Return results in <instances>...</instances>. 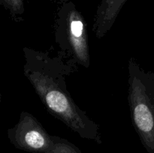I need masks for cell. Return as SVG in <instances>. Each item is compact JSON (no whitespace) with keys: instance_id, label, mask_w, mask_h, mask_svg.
<instances>
[{"instance_id":"1","label":"cell","mask_w":154,"mask_h":153,"mask_svg":"<svg viewBox=\"0 0 154 153\" xmlns=\"http://www.w3.org/2000/svg\"><path fill=\"white\" fill-rule=\"evenodd\" d=\"M23 54L24 75L48 112L83 139L102 143L99 125L75 103L68 90L66 76L76 70V64L27 46Z\"/></svg>"},{"instance_id":"2","label":"cell","mask_w":154,"mask_h":153,"mask_svg":"<svg viewBox=\"0 0 154 153\" xmlns=\"http://www.w3.org/2000/svg\"><path fill=\"white\" fill-rule=\"evenodd\" d=\"M128 101L132 126L148 153H154V73L134 58L128 62Z\"/></svg>"},{"instance_id":"3","label":"cell","mask_w":154,"mask_h":153,"mask_svg":"<svg viewBox=\"0 0 154 153\" xmlns=\"http://www.w3.org/2000/svg\"><path fill=\"white\" fill-rule=\"evenodd\" d=\"M55 41L67 62L88 68L90 65L87 23L72 2L60 4L55 23Z\"/></svg>"},{"instance_id":"4","label":"cell","mask_w":154,"mask_h":153,"mask_svg":"<svg viewBox=\"0 0 154 153\" xmlns=\"http://www.w3.org/2000/svg\"><path fill=\"white\" fill-rule=\"evenodd\" d=\"M8 136L15 148L30 153H46L54 143V136L26 111H23L18 122L8 130Z\"/></svg>"},{"instance_id":"5","label":"cell","mask_w":154,"mask_h":153,"mask_svg":"<svg viewBox=\"0 0 154 153\" xmlns=\"http://www.w3.org/2000/svg\"><path fill=\"white\" fill-rule=\"evenodd\" d=\"M127 1L101 0L96 9L93 25V31L97 38H102L111 30Z\"/></svg>"},{"instance_id":"6","label":"cell","mask_w":154,"mask_h":153,"mask_svg":"<svg viewBox=\"0 0 154 153\" xmlns=\"http://www.w3.org/2000/svg\"><path fill=\"white\" fill-rule=\"evenodd\" d=\"M3 7L8 10L11 16L16 22L23 20L25 12L24 0H0Z\"/></svg>"},{"instance_id":"7","label":"cell","mask_w":154,"mask_h":153,"mask_svg":"<svg viewBox=\"0 0 154 153\" xmlns=\"http://www.w3.org/2000/svg\"><path fill=\"white\" fill-rule=\"evenodd\" d=\"M46 153H82V152L68 140L54 136V146Z\"/></svg>"},{"instance_id":"8","label":"cell","mask_w":154,"mask_h":153,"mask_svg":"<svg viewBox=\"0 0 154 153\" xmlns=\"http://www.w3.org/2000/svg\"><path fill=\"white\" fill-rule=\"evenodd\" d=\"M58 1L60 2V4H61V3H63V2H65L69 1V0H58Z\"/></svg>"}]
</instances>
